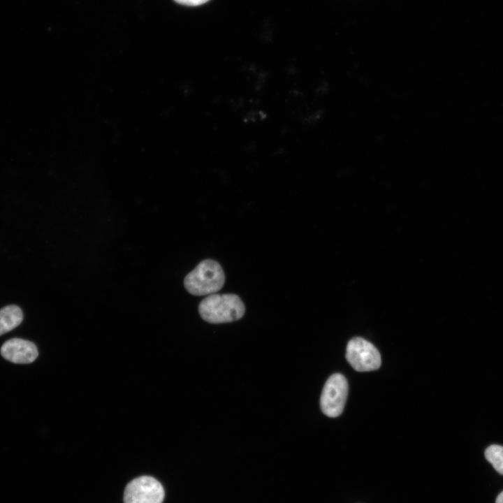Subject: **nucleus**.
<instances>
[{
	"label": "nucleus",
	"instance_id": "obj_6",
	"mask_svg": "<svg viewBox=\"0 0 503 503\" xmlns=\"http://www.w3.org/2000/svg\"><path fill=\"white\" fill-rule=\"evenodd\" d=\"M1 354L14 363H30L36 360L38 352L31 342L20 338H13L3 343Z\"/></svg>",
	"mask_w": 503,
	"mask_h": 503
},
{
	"label": "nucleus",
	"instance_id": "obj_4",
	"mask_svg": "<svg viewBox=\"0 0 503 503\" xmlns=\"http://www.w3.org/2000/svg\"><path fill=\"white\" fill-rule=\"evenodd\" d=\"M165 492L161 483L149 476L131 481L124 493V503H162Z\"/></svg>",
	"mask_w": 503,
	"mask_h": 503
},
{
	"label": "nucleus",
	"instance_id": "obj_8",
	"mask_svg": "<svg viewBox=\"0 0 503 503\" xmlns=\"http://www.w3.org/2000/svg\"><path fill=\"white\" fill-rule=\"evenodd\" d=\"M486 458L495 470L503 475V446L491 445L485 451Z\"/></svg>",
	"mask_w": 503,
	"mask_h": 503
},
{
	"label": "nucleus",
	"instance_id": "obj_3",
	"mask_svg": "<svg viewBox=\"0 0 503 503\" xmlns=\"http://www.w3.org/2000/svg\"><path fill=\"white\" fill-rule=\"evenodd\" d=\"M348 393V384L341 374H332L326 381L320 398L322 412L328 417L340 416L344 409Z\"/></svg>",
	"mask_w": 503,
	"mask_h": 503
},
{
	"label": "nucleus",
	"instance_id": "obj_5",
	"mask_svg": "<svg viewBox=\"0 0 503 503\" xmlns=\"http://www.w3.org/2000/svg\"><path fill=\"white\" fill-rule=\"evenodd\" d=\"M346 358L358 372L376 370L381 366V356L377 348L361 337L351 340L347 347Z\"/></svg>",
	"mask_w": 503,
	"mask_h": 503
},
{
	"label": "nucleus",
	"instance_id": "obj_2",
	"mask_svg": "<svg viewBox=\"0 0 503 503\" xmlns=\"http://www.w3.org/2000/svg\"><path fill=\"white\" fill-rule=\"evenodd\" d=\"M225 275L221 266L212 259L201 261L184 278L187 291L194 296L213 294L224 286Z\"/></svg>",
	"mask_w": 503,
	"mask_h": 503
},
{
	"label": "nucleus",
	"instance_id": "obj_1",
	"mask_svg": "<svg viewBox=\"0 0 503 503\" xmlns=\"http://www.w3.org/2000/svg\"><path fill=\"white\" fill-rule=\"evenodd\" d=\"M245 305L235 294H211L199 304L198 312L202 319L211 323L237 321L245 314Z\"/></svg>",
	"mask_w": 503,
	"mask_h": 503
},
{
	"label": "nucleus",
	"instance_id": "obj_7",
	"mask_svg": "<svg viewBox=\"0 0 503 503\" xmlns=\"http://www.w3.org/2000/svg\"><path fill=\"white\" fill-rule=\"evenodd\" d=\"M23 314L21 309L14 305L0 309V335L16 328L22 322Z\"/></svg>",
	"mask_w": 503,
	"mask_h": 503
},
{
	"label": "nucleus",
	"instance_id": "obj_10",
	"mask_svg": "<svg viewBox=\"0 0 503 503\" xmlns=\"http://www.w3.org/2000/svg\"><path fill=\"white\" fill-rule=\"evenodd\" d=\"M495 503H503V491L501 492L497 497Z\"/></svg>",
	"mask_w": 503,
	"mask_h": 503
},
{
	"label": "nucleus",
	"instance_id": "obj_9",
	"mask_svg": "<svg viewBox=\"0 0 503 503\" xmlns=\"http://www.w3.org/2000/svg\"><path fill=\"white\" fill-rule=\"evenodd\" d=\"M177 3L187 6H198L207 2L209 0H175Z\"/></svg>",
	"mask_w": 503,
	"mask_h": 503
}]
</instances>
